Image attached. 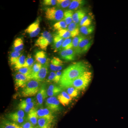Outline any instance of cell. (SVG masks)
Listing matches in <instances>:
<instances>
[{
  "label": "cell",
  "mask_w": 128,
  "mask_h": 128,
  "mask_svg": "<svg viewBox=\"0 0 128 128\" xmlns=\"http://www.w3.org/2000/svg\"><path fill=\"white\" fill-rule=\"evenodd\" d=\"M88 70L89 66L84 62L80 61L70 65L62 72L59 82L60 86L64 88L69 83Z\"/></svg>",
  "instance_id": "6da1fadb"
},
{
  "label": "cell",
  "mask_w": 128,
  "mask_h": 128,
  "mask_svg": "<svg viewBox=\"0 0 128 128\" xmlns=\"http://www.w3.org/2000/svg\"><path fill=\"white\" fill-rule=\"evenodd\" d=\"M92 78V73L90 70H88L69 83L64 88L73 87L79 90H84L89 86Z\"/></svg>",
  "instance_id": "7a4b0ae2"
},
{
  "label": "cell",
  "mask_w": 128,
  "mask_h": 128,
  "mask_svg": "<svg viewBox=\"0 0 128 128\" xmlns=\"http://www.w3.org/2000/svg\"><path fill=\"white\" fill-rule=\"evenodd\" d=\"M41 85V82L39 81L35 80H30L25 87L22 88L21 92L22 96L24 97H28L37 95Z\"/></svg>",
  "instance_id": "3957f363"
},
{
  "label": "cell",
  "mask_w": 128,
  "mask_h": 128,
  "mask_svg": "<svg viewBox=\"0 0 128 128\" xmlns=\"http://www.w3.org/2000/svg\"><path fill=\"white\" fill-rule=\"evenodd\" d=\"M45 17L48 20L60 22L63 20L64 12L58 8H48L46 9Z\"/></svg>",
  "instance_id": "277c9868"
},
{
  "label": "cell",
  "mask_w": 128,
  "mask_h": 128,
  "mask_svg": "<svg viewBox=\"0 0 128 128\" xmlns=\"http://www.w3.org/2000/svg\"><path fill=\"white\" fill-rule=\"evenodd\" d=\"M53 40V37L50 33L45 31L41 34V36L37 40L35 46L42 50H46Z\"/></svg>",
  "instance_id": "5b68a950"
},
{
  "label": "cell",
  "mask_w": 128,
  "mask_h": 128,
  "mask_svg": "<svg viewBox=\"0 0 128 128\" xmlns=\"http://www.w3.org/2000/svg\"><path fill=\"white\" fill-rule=\"evenodd\" d=\"M93 40L90 36L86 37L79 44L76 53L78 55L87 52L92 44Z\"/></svg>",
  "instance_id": "8992f818"
},
{
  "label": "cell",
  "mask_w": 128,
  "mask_h": 128,
  "mask_svg": "<svg viewBox=\"0 0 128 128\" xmlns=\"http://www.w3.org/2000/svg\"><path fill=\"white\" fill-rule=\"evenodd\" d=\"M40 18H38L25 29V32L29 34L31 38L37 36L40 32Z\"/></svg>",
  "instance_id": "52a82bcc"
},
{
  "label": "cell",
  "mask_w": 128,
  "mask_h": 128,
  "mask_svg": "<svg viewBox=\"0 0 128 128\" xmlns=\"http://www.w3.org/2000/svg\"><path fill=\"white\" fill-rule=\"evenodd\" d=\"M45 105L52 112H58L60 109V102L56 96L49 97L46 99Z\"/></svg>",
  "instance_id": "ba28073f"
},
{
  "label": "cell",
  "mask_w": 128,
  "mask_h": 128,
  "mask_svg": "<svg viewBox=\"0 0 128 128\" xmlns=\"http://www.w3.org/2000/svg\"><path fill=\"white\" fill-rule=\"evenodd\" d=\"M30 80H32L29 76L21 73H16L14 76L15 84L16 88H24Z\"/></svg>",
  "instance_id": "9c48e42d"
},
{
  "label": "cell",
  "mask_w": 128,
  "mask_h": 128,
  "mask_svg": "<svg viewBox=\"0 0 128 128\" xmlns=\"http://www.w3.org/2000/svg\"><path fill=\"white\" fill-rule=\"evenodd\" d=\"M47 90L46 84H42L36 95L37 103L38 106L42 105L44 99L48 97Z\"/></svg>",
  "instance_id": "30bf717a"
},
{
  "label": "cell",
  "mask_w": 128,
  "mask_h": 128,
  "mask_svg": "<svg viewBox=\"0 0 128 128\" xmlns=\"http://www.w3.org/2000/svg\"><path fill=\"white\" fill-rule=\"evenodd\" d=\"M76 53L73 49L61 50L60 55L62 59L66 61H72L76 59Z\"/></svg>",
  "instance_id": "8fae6325"
},
{
  "label": "cell",
  "mask_w": 128,
  "mask_h": 128,
  "mask_svg": "<svg viewBox=\"0 0 128 128\" xmlns=\"http://www.w3.org/2000/svg\"><path fill=\"white\" fill-rule=\"evenodd\" d=\"M63 65V61L59 58L54 57L50 60V70L52 71L57 72L62 70Z\"/></svg>",
  "instance_id": "7c38bea8"
},
{
  "label": "cell",
  "mask_w": 128,
  "mask_h": 128,
  "mask_svg": "<svg viewBox=\"0 0 128 128\" xmlns=\"http://www.w3.org/2000/svg\"><path fill=\"white\" fill-rule=\"evenodd\" d=\"M49 64V62L42 65L41 70L34 80H36L40 82H41L44 80L48 74Z\"/></svg>",
  "instance_id": "4fadbf2b"
},
{
  "label": "cell",
  "mask_w": 128,
  "mask_h": 128,
  "mask_svg": "<svg viewBox=\"0 0 128 128\" xmlns=\"http://www.w3.org/2000/svg\"><path fill=\"white\" fill-rule=\"evenodd\" d=\"M38 118H45L48 119H54V116L52 112L48 108H41L36 110Z\"/></svg>",
  "instance_id": "5bb4252c"
},
{
  "label": "cell",
  "mask_w": 128,
  "mask_h": 128,
  "mask_svg": "<svg viewBox=\"0 0 128 128\" xmlns=\"http://www.w3.org/2000/svg\"><path fill=\"white\" fill-rule=\"evenodd\" d=\"M34 58L36 61L42 65L50 62V60L47 58L46 53L43 50H40L36 52L34 55Z\"/></svg>",
  "instance_id": "9a60e30c"
},
{
  "label": "cell",
  "mask_w": 128,
  "mask_h": 128,
  "mask_svg": "<svg viewBox=\"0 0 128 128\" xmlns=\"http://www.w3.org/2000/svg\"><path fill=\"white\" fill-rule=\"evenodd\" d=\"M57 98L60 103L64 106H66L69 104L72 99V98L65 91H63L60 92L58 95Z\"/></svg>",
  "instance_id": "2e32d148"
},
{
  "label": "cell",
  "mask_w": 128,
  "mask_h": 128,
  "mask_svg": "<svg viewBox=\"0 0 128 128\" xmlns=\"http://www.w3.org/2000/svg\"><path fill=\"white\" fill-rule=\"evenodd\" d=\"M86 12L84 9H80L77 10L73 14V21L76 24H79L83 18L86 15Z\"/></svg>",
  "instance_id": "e0dca14e"
},
{
  "label": "cell",
  "mask_w": 128,
  "mask_h": 128,
  "mask_svg": "<svg viewBox=\"0 0 128 128\" xmlns=\"http://www.w3.org/2000/svg\"><path fill=\"white\" fill-rule=\"evenodd\" d=\"M62 91V88L55 84L50 85L47 90V94L49 97L58 95Z\"/></svg>",
  "instance_id": "ac0fdd59"
},
{
  "label": "cell",
  "mask_w": 128,
  "mask_h": 128,
  "mask_svg": "<svg viewBox=\"0 0 128 128\" xmlns=\"http://www.w3.org/2000/svg\"><path fill=\"white\" fill-rule=\"evenodd\" d=\"M64 40V38L60 36L57 34H54L53 36V47L54 52H57L59 50H60Z\"/></svg>",
  "instance_id": "d6986e66"
},
{
  "label": "cell",
  "mask_w": 128,
  "mask_h": 128,
  "mask_svg": "<svg viewBox=\"0 0 128 128\" xmlns=\"http://www.w3.org/2000/svg\"><path fill=\"white\" fill-rule=\"evenodd\" d=\"M80 26L79 24H76L73 22L68 26L67 29L71 33L72 38H74L80 34Z\"/></svg>",
  "instance_id": "ffe728a7"
},
{
  "label": "cell",
  "mask_w": 128,
  "mask_h": 128,
  "mask_svg": "<svg viewBox=\"0 0 128 128\" xmlns=\"http://www.w3.org/2000/svg\"><path fill=\"white\" fill-rule=\"evenodd\" d=\"M52 120L45 118H40L38 120V126L39 128H51Z\"/></svg>",
  "instance_id": "44dd1931"
},
{
  "label": "cell",
  "mask_w": 128,
  "mask_h": 128,
  "mask_svg": "<svg viewBox=\"0 0 128 128\" xmlns=\"http://www.w3.org/2000/svg\"><path fill=\"white\" fill-rule=\"evenodd\" d=\"M36 109H33L28 113V121L32 124L34 128L38 125V118L36 112Z\"/></svg>",
  "instance_id": "7402d4cb"
},
{
  "label": "cell",
  "mask_w": 128,
  "mask_h": 128,
  "mask_svg": "<svg viewBox=\"0 0 128 128\" xmlns=\"http://www.w3.org/2000/svg\"><path fill=\"white\" fill-rule=\"evenodd\" d=\"M86 3V1L83 0H74L72 1L69 6V9L70 10H75L82 7Z\"/></svg>",
  "instance_id": "603a6c76"
},
{
  "label": "cell",
  "mask_w": 128,
  "mask_h": 128,
  "mask_svg": "<svg viewBox=\"0 0 128 128\" xmlns=\"http://www.w3.org/2000/svg\"><path fill=\"white\" fill-rule=\"evenodd\" d=\"M24 43L22 38H16L13 42V48L14 51L20 52L23 50Z\"/></svg>",
  "instance_id": "cb8c5ba5"
},
{
  "label": "cell",
  "mask_w": 128,
  "mask_h": 128,
  "mask_svg": "<svg viewBox=\"0 0 128 128\" xmlns=\"http://www.w3.org/2000/svg\"><path fill=\"white\" fill-rule=\"evenodd\" d=\"M21 53L18 51H13L10 54L9 57V61L11 66H14L16 64L18 58L20 57Z\"/></svg>",
  "instance_id": "d4e9b609"
},
{
  "label": "cell",
  "mask_w": 128,
  "mask_h": 128,
  "mask_svg": "<svg viewBox=\"0 0 128 128\" xmlns=\"http://www.w3.org/2000/svg\"><path fill=\"white\" fill-rule=\"evenodd\" d=\"M36 103V101H34L27 105L18 106V108L19 110H23L25 112L28 114L32 110L35 109L34 108Z\"/></svg>",
  "instance_id": "484cf974"
},
{
  "label": "cell",
  "mask_w": 128,
  "mask_h": 128,
  "mask_svg": "<svg viewBox=\"0 0 128 128\" xmlns=\"http://www.w3.org/2000/svg\"><path fill=\"white\" fill-rule=\"evenodd\" d=\"M86 36L82 34H80L78 36L73 38L72 40V43H73V50L75 51L76 53L78 49V46L80 43L85 39Z\"/></svg>",
  "instance_id": "4316f807"
},
{
  "label": "cell",
  "mask_w": 128,
  "mask_h": 128,
  "mask_svg": "<svg viewBox=\"0 0 128 128\" xmlns=\"http://www.w3.org/2000/svg\"><path fill=\"white\" fill-rule=\"evenodd\" d=\"M80 32L82 35L86 36L92 33L95 30V26L91 25L86 26H81L80 28Z\"/></svg>",
  "instance_id": "83f0119b"
},
{
  "label": "cell",
  "mask_w": 128,
  "mask_h": 128,
  "mask_svg": "<svg viewBox=\"0 0 128 128\" xmlns=\"http://www.w3.org/2000/svg\"><path fill=\"white\" fill-rule=\"evenodd\" d=\"M42 65L41 64L37 62L34 64L33 66H32V72L30 75L31 80H34L36 77V76L41 70V68H42Z\"/></svg>",
  "instance_id": "f1b7e54d"
},
{
  "label": "cell",
  "mask_w": 128,
  "mask_h": 128,
  "mask_svg": "<svg viewBox=\"0 0 128 128\" xmlns=\"http://www.w3.org/2000/svg\"><path fill=\"white\" fill-rule=\"evenodd\" d=\"M73 11L66 10L64 12V18L63 20L66 22L67 25H69L73 22Z\"/></svg>",
  "instance_id": "f546056e"
},
{
  "label": "cell",
  "mask_w": 128,
  "mask_h": 128,
  "mask_svg": "<svg viewBox=\"0 0 128 128\" xmlns=\"http://www.w3.org/2000/svg\"><path fill=\"white\" fill-rule=\"evenodd\" d=\"M92 18L90 14H86L80 21V23L81 26H86L91 25L92 22Z\"/></svg>",
  "instance_id": "4dcf8cb0"
},
{
  "label": "cell",
  "mask_w": 128,
  "mask_h": 128,
  "mask_svg": "<svg viewBox=\"0 0 128 128\" xmlns=\"http://www.w3.org/2000/svg\"><path fill=\"white\" fill-rule=\"evenodd\" d=\"M1 128H22L17 124L9 121H2L1 125Z\"/></svg>",
  "instance_id": "1f68e13d"
},
{
  "label": "cell",
  "mask_w": 128,
  "mask_h": 128,
  "mask_svg": "<svg viewBox=\"0 0 128 128\" xmlns=\"http://www.w3.org/2000/svg\"><path fill=\"white\" fill-rule=\"evenodd\" d=\"M73 43H72V38H66L64 39L62 44V46L60 48V50H66L72 48H73Z\"/></svg>",
  "instance_id": "d6a6232c"
},
{
  "label": "cell",
  "mask_w": 128,
  "mask_h": 128,
  "mask_svg": "<svg viewBox=\"0 0 128 128\" xmlns=\"http://www.w3.org/2000/svg\"><path fill=\"white\" fill-rule=\"evenodd\" d=\"M72 2L70 0H57V6L58 8L64 9L69 7Z\"/></svg>",
  "instance_id": "836d02e7"
},
{
  "label": "cell",
  "mask_w": 128,
  "mask_h": 128,
  "mask_svg": "<svg viewBox=\"0 0 128 128\" xmlns=\"http://www.w3.org/2000/svg\"><path fill=\"white\" fill-rule=\"evenodd\" d=\"M67 27L66 22L63 20L57 22L54 25V30H57V32L63 29H66Z\"/></svg>",
  "instance_id": "e575fe53"
},
{
  "label": "cell",
  "mask_w": 128,
  "mask_h": 128,
  "mask_svg": "<svg viewBox=\"0 0 128 128\" xmlns=\"http://www.w3.org/2000/svg\"><path fill=\"white\" fill-rule=\"evenodd\" d=\"M26 57L23 54H21L20 56L19 57L16 64L14 66V68L17 70H18L23 68L24 65L25 64V60H26Z\"/></svg>",
  "instance_id": "d590c367"
},
{
  "label": "cell",
  "mask_w": 128,
  "mask_h": 128,
  "mask_svg": "<svg viewBox=\"0 0 128 128\" xmlns=\"http://www.w3.org/2000/svg\"><path fill=\"white\" fill-rule=\"evenodd\" d=\"M66 92L72 98L76 97L79 94V90L73 87H69L66 88Z\"/></svg>",
  "instance_id": "8d00e7d4"
},
{
  "label": "cell",
  "mask_w": 128,
  "mask_h": 128,
  "mask_svg": "<svg viewBox=\"0 0 128 128\" xmlns=\"http://www.w3.org/2000/svg\"><path fill=\"white\" fill-rule=\"evenodd\" d=\"M57 34L64 39L70 38L71 37V33L68 29H63L57 32Z\"/></svg>",
  "instance_id": "74e56055"
},
{
  "label": "cell",
  "mask_w": 128,
  "mask_h": 128,
  "mask_svg": "<svg viewBox=\"0 0 128 128\" xmlns=\"http://www.w3.org/2000/svg\"><path fill=\"white\" fill-rule=\"evenodd\" d=\"M32 67H23L18 70V73L23 74L25 76H28L30 78Z\"/></svg>",
  "instance_id": "f35d334b"
},
{
  "label": "cell",
  "mask_w": 128,
  "mask_h": 128,
  "mask_svg": "<svg viewBox=\"0 0 128 128\" xmlns=\"http://www.w3.org/2000/svg\"><path fill=\"white\" fill-rule=\"evenodd\" d=\"M34 61L31 56L29 54L26 58L23 67H32L34 64Z\"/></svg>",
  "instance_id": "ab89813d"
},
{
  "label": "cell",
  "mask_w": 128,
  "mask_h": 128,
  "mask_svg": "<svg viewBox=\"0 0 128 128\" xmlns=\"http://www.w3.org/2000/svg\"><path fill=\"white\" fill-rule=\"evenodd\" d=\"M8 115L12 116L25 118V112L23 110H19L13 113L10 114Z\"/></svg>",
  "instance_id": "60d3db41"
},
{
  "label": "cell",
  "mask_w": 128,
  "mask_h": 128,
  "mask_svg": "<svg viewBox=\"0 0 128 128\" xmlns=\"http://www.w3.org/2000/svg\"><path fill=\"white\" fill-rule=\"evenodd\" d=\"M47 81L48 82H55L56 83H58L57 80L56 72H50L48 77Z\"/></svg>",
  "instance_id": "b9f144b4"
},
{
  "label": "cell",
  "mask_w": 128,
  "mask_h": 128,
  "mask_svg": "<svg viewBox=\"0 0 128 128\" xmlns=\"http://www.w3.org/2000/svg\"><path fill=\"white\" fill-rule=\"evenodd\" d=\"M8 117L12 121H14L15 122L19 124H22L24 123L25 121V118H18V117L12 116H8Z\"/></svg>",
  "instance_id": "7bdbcfd3"
},
{
  "label": "cell",
  "mask_w": 128,
  "mask_h": 128,
  "mask_svg": "<svg viewBox=\"0 0 128 128\" xmlns=\"http://www.w3.org/2000/svg\"><path fill=\"white\" fill-rule=\"evenodd\" d=\"M57 0H44L42 4L44 6H54L57 4Z\"/></svg>",
  "instance_id": "ee69618b"
},
{
  "label": "cell",
  "mask_w": 128,
  "mask_h": 128,
  "mask_svg": "<svg viewBox=\"0 0 128 128\" xmlns=\"http://www.w3.org/2000/svg\"><path fill=\"white\" fill-rule=\"evenodd\" d=\"M34 101V98H28L25 100H22L18 104V106L27 105Z\"/></svg>",
  "instance_id": "f6af8a7d"
},
{
  "label": "cell",
  "mask_w": 128,
  "mask_h": 128,
  "mask_svg": "<svg viewBox=\"0 0 128 128\" xmlns=\"http://www.w3.org/2000/svg\"><path fill=\"white\" fill-rule=\"evenodd\" d=\"M22 128H35L29 121L24 122L21 125Z\"/></svg>",
  "instance_id": "bcb514c9"
},
{
  "label": "cell",
  "mask_w": 128,
  "mask_h": 128,
  "mask_svg": "<svg viewBox=\"0 0 128 128\" xmlns=\"http://www.w3.org/2000/svg\"></svg>",
  "instance_id": "7dc6e473"
}]
</instances>
